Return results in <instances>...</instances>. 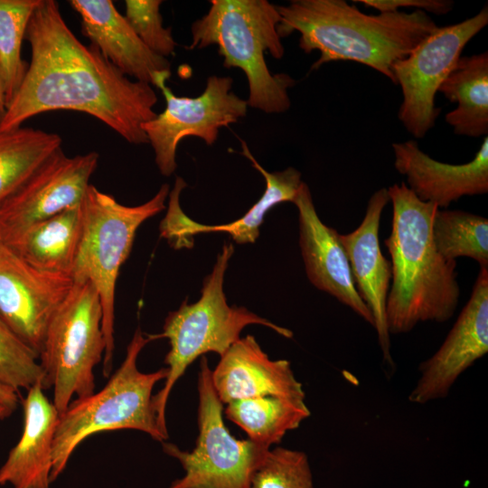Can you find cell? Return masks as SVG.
Segmentation results:
<instances>
[{"instance_id": "6da1fadb", "label": "cell", "mask_w": 488, "mask_h": 488, "mask_svg": "<svg viewBox=\"0 0 488 488\" xmlns=\"http://www.w3.org/2000/svg\"><path fill=\"white\" fill-rule=\"evenodd\" d=\"M25 39L31 61L0 131L21 127L44 112L73 110L99 119L128 143H148L143 125L157 115L153 86L127 77L95 46L82 43L56 1L41 0Z\"/></svg>"}, {"instance_id": "7a4b0ae2", "label": "cell", "mask_w": 488, "mask_h": 488, "mask_svg": "<svg viewBox=\"0 0 488 488\" xmlns=\"http://www.w3.org/2000/svg\"><path fill=\"white\" fill-rule=\"evenodd\" d=\"M277 8L279 36L297 32L301 50L320 52L312 70L350 61L372 68L393 83V64L439 27L421 10L371 15L344 0H293Z\"/></svg>"}, {"instance_id": "3957f363", "label": "cell", "mask_w": 488, "mask_h": 488, "mask_svg": "<svg viewBox=\"0 0 488 488\" xmlns=\"http://www.w3.org/2000/svg\"><path fill=\"white\" fill-rule=\"evenodd\" d=\"M392 223L385 245L390 256L391 286L386 318L389 334L408 333L423 322L444 323L460 296L456 260L446 259L432 238L438 207L419 200L404 183L388 189Z\"/></svg>"}, {"instance_id": "277c9868", "label": "cell", "mask_w": 488, "mask_h": 488, "mask_svg": "<svg viewBox=\"0 0 488 488\" xmlns=\"http://www.w3.org/2000/svg\"><path fill=\"white\" fill-rule=\"evenodd\" d=\"M208 13L192 25L188 49L218 47L227 69H240L249 84L248 106L265 113H283L291 102L287 89L295 80L285 73L272 74L265 56H284L277 33L280 14L267 0H211Z\"/></svg>"}, {"instance_id": "5b68a950", "label": "cell", "mask_w": 488, "mask_h": 488, "mask_svg": "<svg viewBox=\"0 0 488 488\" xmlns=\"http://www.w3.org/2000/svg\"><path fill=\"white\" fill-rule=\"evenodd\" d=\"M155 340L154 334L145 335L137 328L127 345L125 359L110 376L103 389L87 397L70 401L59 415L52 447L51 483L64 471L76 447L96 433L135 429L164 442V433L153 408V389L165 380L167 368L145 373L137 368V358L143 348Z\"/></svg>"}, {"instance_id": "8992f818", "label": "cell", "mask_w": 488, "mask_h": 488, "mask_svg": "<svg viewBox=\"0 0 488 488\" xmlns=\"http://www.w3.org/2000/svg\"><path fill=\"white\" fill-rule=\"evenodd\" d=\"M233 252L232 243L225 242L211 272L203 280L199 300L193 304L184 300L177 310L168 314L163 332L154 334L155 339L167 338L170 344L164 358L168 374L163 388L152 399L158 425L165 434V408L170 393L197 358L208 352L223 355L239 339L244 327L250 324L267 326L286 338L293 336L290 330L246 307L228 305L223 282Z\"/></svg>"}, {"instance_id": "52a82bcc", "label": "cell", "mask_w": 488, "mask_h": 488, "mask_svg": "<svg viewBox=\"0 0 488 488\" xmlns=\"http://www.w3.org/2000/svg\"><path fill=\"white\" fill-rule=\"evenodd\" d=\"M168 195L169 185L164 183L145 203L127 206L89 184L80 202L83 226L72 277L75 282L91 283L100 299L105 377L113 366L115 290L120 267L129 256L137 229L164 209Z\"/></svg>"}, {"instance_id": "ba28073f", "label": "cell", "mask_w": 488, "mask_h": 488, "mask_svg": "<svg viewBox=\"0 0 488 488\" xmlns=\"http://www.w3.org/2000/svg\"><path fill=\"white\" fill-rule=\"evenodd\" d=\"M102 307L89 281L75 282L47 327L39 363L43 389H52V404L61 415L73 396L95 390L93 370L105 352Z\"/></svg>"}, {"instance_id": "9c48e42d", "label": "cell", "mask_w": 488, "mask_h": 488, "mask_svg": "<svg viewBox=\"0 0 488 488\" xmlns=\"http://www.w3.org/2000/svg\"><path fill=\"white\" fill-rule=\"evenodd\" d=\"M198 394L199 434L193 450L162 442L164 452L178 460L184 471L168 488H250L251 477L269 448L235 438L228 430L205 356L200 362Z\"/></svg>"}, {"instance_id": "30bf717a", "label": "cell", "mask_w": 488, "mask_h": 488, "mask_svg": "<svg viewBox=\"0 0 488 488\" xmlns=\"http://www.w3.org/2000/svg\"><path fill=\"white\" fill-rule=\"evenodd\" d=\"M488 23L485 5L475 15L460 23L438 27L407 57L392 66L395 84L402 91L399 119L416 138L435 126L440 113L435 99L440 85L456 65L469 41Z\"/></svg>"}, {"instance_id": "8fae6325", "label": "cell", "mask_w": 488, "mask_h": 488, "mask_svg": "<svg viewBox=\"0 0 488 488\" xmlns=\"http://www.w3.org/2000/svg\"><path fill=\"white\" fill-rule=\"evenodd\" d=\"M168 79L162 77L155 84L165 99L164 110L143 125L155 164L164 176L175 171L176 150L184 137L196 136L212 145L219 130L245 117L249 107L246 99L231 90L230 77L210 76L203 92L195 98L176 96L166 85Z\"/></svg>"}, {"instance_id": "7c38bea8", "label": "cell", "mask_w": 488, "mask_h": 488, "mask_svg": "<svg viewBox=\"0 0 488 488\" xmlns=\"http://www.w3.org/2000/svg\"><path fill=\"white\" fill-rule=\"evenodd\" d=\"M99 158L96 152L68 156L62 149L50 157L0 205V240L7 243L34 223L79 205Z\"/></svg>"}, {"instance_id": "4fadbf2b", "label": "cell", "mask_w": 488, "mask_h": 488, "mask_svg": "<svg viewBox=\"0 0 488 488\" xmlns=\"http://www.w3.org/2000/svg\"><path fill=\"white\" fill-rule=\"evenodd\" d=\"M73 284L72 276L35 268L0 240V315L38 359L49 323Z\"/></svg>"}, {"instance_id": "5bb4252c", "label": "cell", "mask_w": 488, "mask_h": 488, "mask_svg": "<svg viewBox=\"0 0 488 488\" xmlns=\"http://www.w3.org/2000/svg\"><path fill=\"white\" fill-rule=\"evenodd\" d=\"M488 352V268L480 267L471 296L436 352L418 367L414 404L445 399L458 378Z\"/></svg>"}, {"instance_id": "9a60e30c", "label": "cell", "mask_w": 488, "mask_h": 488, "mask_svg": "<svg viewBox=\"0 0 488 488\" xmlns=\"http://www.w3.org/2000/svg\"><path fill=\"white\" fill-rule=\"evenodd\" d=\"M293 203L298 210L299 246L309 281L373 326L371 312L356 288L339 233L320 220L305 183H301Z\"/></svg>"}, {"instance_id": "2e32d148", "label": "cell", "mask_w": 488, "mask_h": 488, "mask_svg": "<svg viewBox=\"0 0 488 488\" xmlns=\"http://www.w3.org/2000/svg\"><path fill=\"white\" fill-rule=\"evenodd\" d=\"M241 147V154L265 179L266 188L262 196L235 221L218 225L201 224L183 211L179 199L187 184L183 178L176 177L174 188L169 192L166 215L160 224L161 236L174 249L192 247V236L202 232H226L238 244L254 243L259 236V228L269 210L281 202H293L303 183L301 173L293 167L269 173L258 163L243 140Z\"/></svg>"}, {"instance_id": "e0dca14e", "label": "cell", "mask_w": 488, "mask_h": 488, "mask_svg": "<svg viewBox=\"0 0 488 488\" xmlns=\"http://www.w3.org/2000/svg\"><path fill=\"white\" fill-rule=\"evenodd\" d=\"M389 202L386 188L374 192L361 224L350 233L339 234V239L345 249L356 288L371 312L383 361L393 368L386 318L391 264L381 253L379 239L382 211Z\"/></svg>"}, {"instance_id": "ac0fdd59", "label": "cell", "mask_w": 488, "mask_h": 488, "mask_svg": "<svg viewBox=\"0 0 488 488\" xmlns=\"http://www.w3.org/2000/svg\"><path fill=\"white\" fill-rule=\"evenodd\" d=\"M211 381L222 404L263 397L305 398L290 362L269 359L252 335L239 338L221 356Z\"/></svg>"}, {"instance_id": "d6986e66", "label": "cell", "mask_w": 488, "mask_h": 488, "mask_svg": "<svg viewBox=\"0 0 488 488\" xmlns=\"http://www.w3.org/2000/svg\"><path fill=\"white\" fill-rule=\"evenodd\" d=\"M394 166L421 201L446 209L463 196L488 192V137L472 161L446 164L425 154L415 140L392 144Z\"/></svg>"}, {"instance_id": "ffe728a7", "label": "cell", "mask_w": 488, "mask_h": 488, "mask_svg": "<svg viewBox=\"0 0 488 488\" xmlns=\"http://www.w3.org/2000/svg\"><path fill=\"white\" fill-rule=\"evenodd\" d=\"M70 5L80 14L90 44L125 75L152 86L159 77L171 76L167 58L143 43L112 1L70 0Z\"/></svg>"}, {"instance_id": "44dd1931", "label": "cell", "mask_w": 488, "mask_h": 488, "mask_svg": "<svg viewBox=\"0 0 488 488\" xmlns=\"http://www.w3.org/2000/svg\"><path fill=\"white\" fill-rule=\"evenodd\" d=\"M27 390L23 400V433L0 468V485L50 488L53 439L59 413L44 395L42 380Z\"/></svg>"}, {"instance_id": "7402d4cb", "label": "cell", "mask_w": 488, "mask_h": 488, "mask_svg": "<svg viewBox=\"0 0 488 488\" xmlns=\"http://www.w3.org/2000/svg\"><path fill=\"white\" fill-rule=\"evenodd\" d=\"M82 226L80 203L34 223L5 244L35 268L72 276Z\"/></svg>"}, {"instance_id": "603a6c76", "label": "cell", "mask_w": 488, "mask_h": 488, "mask_svg": "<svg viewBox=\"0 0 488 488\" xmlns=\"http://www.w3.org/2000/svg\"><path fill=\"white\" fill-rule=\"evenodd\" d=\"M457 107L445 119L458 136L488 134V53L461 56L438 91Z\"/></svg>"}, {"instance_id": "cb8c5ba5", "label": "cell", "mask_w": 488, "mask_h": 488, "mask_svg": "<svg viewBox=\"0 0 488 488\" xmlns=\"http://www.w3.org/2000/svg\"><path fill=\"white\" fill-rule=\"evenodd\" d=\"M224 412L249 439L268 448L310 416L305 399L282 397L236 400L227 404Z\"/></svg>"}, {"instance_id": "d4e9b609", "label": "cell", "mask_w": 488, "mask_h": 488, "mask_svg": "<svg viewBox=\"0 0 488 488\" xmlns=\"http://www.w3.org/2000/svg\"><path fill=\"white\" fill-rule=\"evenodd\" d=\"M56 133L31 127L0 131V205L42 164L62 149Z\"/></svg>"}, {"instance_id": "484cf974", "label": "cell", "mask_w": 488, "mask_h": 488, "mask_svg": "<svg viewBox=\"0 0 488 488\" xmlns=\"http://www.w3.org/2000/svg\"><path fill=\"white\" fill-rule=\"evenodd\" d=\"M432 238L447 260L470 258L488 268V220L457 210L438 209L432 221Z\"/></svg>"}, {"instance_id": "4316f807", "label": "cell", "mask_w": 488, "mask_h": 488, "mask_svg": "<svg viewBox=\"0 0 488 488\" xmlns=\"http://www.w3.org/2000/svg\"><path fill=\"white\" fill-rule=\"evenodd\" d=\"M41 0H0V72L6 105L25 75L28 64L21 57L23 40L32 14Z\"/></svg>"}, {"instance_id": "83f0119b", "label": "cell", "mask_w": 488, "mask_h": 488, "mask_svg": "<svg viewBox=\"0 0 488 488\" xmlns=\"http://www.w3.org/2000/svg\"><path fill=\"white\" fill-rule=\"evenodd\" d=\"M250 488H314L306 454L285 447L269 448L251 477Z\"/></svg>"}, {"instance_id": "f1b7e54d", "label": "cell", "mask_w": 488, "mask_h": 488, "mask_svg": "<svg viewBox=\"0 0 488 488\" xmlns=\"http://www.w3.org/2000/svg\"><path fill=\"white\" fill-rule=\"evenodd\" d=\"M38 360L0 315V381L17 393L30 389L42 379Z\"/></svg>"}, {"instance_id": "f546056e", "label": "cell", "mask_w": 488, "mask_h": 488, "mask_svg": "<svg viewBox=\"0 0 488 488\" xmlns=\"http://www.w3.org/2000/svg\"><path fill=\"white\" fill-rule=\"evenodd\" d=\"M161 0H127L125 17L143 43L155 54L173 55L176 42L171 27L163 25Z\"/></svg>"}, {"instance_id": "4dcf8cb0", "label": "cell", "mask_w": 488, "mask_h": 488, "mask_svg": "<svg viewBox=\"0 0 488 488\" xmlns=\"http://www.w3.org/2000/svg\"><path fill=\"white\" fill-rule=\"evenodd\" d=\"M353 3H361L379 13H397L407 7L437 15L448 14L454 6L450 0H356Z\"/></svg>"}, {"instance_id": "1f68e13d", "label": "cell", "mask_w": 488, "mask_h": 488, "mask_svg": "<svg viewBox=\"0 0 488 488\" xmlns=\"http://www.w3.org/2000/svg\"><path fill=\"white\" fill-rule=\"evenodd\" d=\"M0 403L13 412L18 403V395L15 390L0 381Z\"/></svg>"}, {"instance_id": "d6a6232c", "label": "cell", "mask_w": 488, "mask_h": 488, "mask_svg": "<svg viewBox=\"0 0 488 488\" xmlns=\"http://www.w3.org/2000/svg\"><path fill=\"white\" fill-rule=\"evenodd\" d=\"M6 108H7V105H6L5 87H4V82H3L1 72H0V124L5 115Z\"/></svg>"}, {"instance_id": "836d02e7", "label": "cell", "mask_w": 488, "mask_h": 488, "mask_svg": "<svg viewBox=\"0 0 488 488\" xmlns=\"http://www.w3.org/2000/svg\"><path fill=\"white\" fill-rule=\"evenodd\" d=\"M12 412L0 403V419L7 418Z\"/></svg>"}]
</instances>
